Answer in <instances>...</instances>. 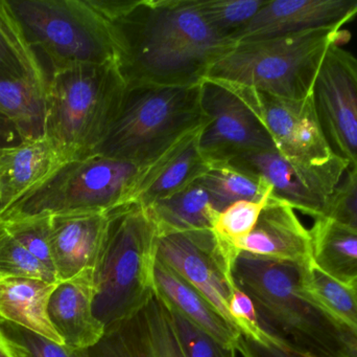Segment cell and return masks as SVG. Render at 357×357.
Instances as JSON below:
<instances>
[{"label":"cell","instance_id":"obj_34","mask_svg":"<svg viewBox=\"0 0 357 357\" xmlns=\"http://www.w3.org/2000/svg\"><path fill=\"white\" fill-rule=\"evenodd\" d=\"M169 308L185 356L237 357L236 349L222 345L173 309L171 306Z\"/></svg>","mask_w":357,"mask_h":357},{"label":"cell","instance_id":"obj_5","mask_svg":"<svg viewBox=\"0 0 357 357\" xmlns=\"http://www.w3.org/2000/svg\"><path fill=\"white\" fill-rule=\"evenodd\" d=\"M158 238L148 207L130 203L109 213L106 241L94 270V314L106 329L135 314L156 291Z\"/></svg>","mask_w":357,"mask_h":357},{"label":"cell","instance_id":"obj_35","mask_svg":"<svg viewBox=\"0 0 357 357\" xmlns=\"http://www.w3.org/2000/svg\"><path fill=\"white\" fill-rule=\"evenodd\" d=\"M325 218L357 232V166L344 176Z\"/></svg>","mask_w":357,"mask_h":357},{"label":"cell","instance_id":"obj_7","mask_svg":"<svg viewBox=\"0 0 357 357\" xmlns=\"http://www.w3.org/2000/svg\"><path fill=\"white\" fill-rule=\"evenodd\" d=\"M152 165L96 154L67 161L4 210L0 221L33 216L110 213L133 203Z\"/></svg>","mask_w":357,"mask_h":357},{"label":"cell","instance_id":"obj_32","mask_svg":"<svg viewBox=\"0 0 357 357\" xmlns=\"http://www.w3.org/2000/svg\"><path fill=\"white\" fill-rule=\"evenodd\" d=\"M0 224L29 253L56 272L50 249V216L15 218L2 220Z\"/></svg>","mask_w":357,"mask_h":357},{"label":"cell","instance_id":"obj_3","mask_svg":"<svg viewBox=\"0 0 357 357\" xmlns=\"http://www.w3.org/2000/svg\"><path fill=\"white\" fill-rule=\"evenodd\" d=\"M304 266L239 253L232 264L233 281L251 298L266 335L308 351L339 356L337 323L304 296Z\"/></svg>","mask_w":357,"mask_h":357},{"label":"cell","instance_id":"obj_16","mask_svg":"<svg viewBox=\"0 0 357 357\" xmlns=\"http://www.w3.org/2000/svg\"><path fill=\"white\" fill-rule=\"evenodd\" d=\"M108 226L109 213L50 216V249L60 282L96 270Z\"/></svg>","mask_w":357,"mask_h":357},{"label":"cell","instance_id":"obj_17","mask_svg":"<svg viewBox=\"0 0 357 357\" xmlns=\"http://www.w3.org/2000/svg\"><path fill=\"white\" fill-rule=\"evenodd\" d=\"M266 259L308 265L312 263V235L291 205L271 197L254 230L235 247Z\"/></svg>","mask_w":357,"mask_h":357},{"label":"cell","instance_id":"obj_36","mask_svg":"<svg viewBox=\"0 0 357 357\" xmlns=\"http://www.w3.org/2000/svg\"><path fill=\"white\" fill-rule=\"evenodd\" d=\"M229 314L235 327L243 337L259 343L273 339L262 330L257 312L251 298L241 289H235L229 303Z\"/></svg>","mask_w":357,"mask_h":357},{"label":"cell","instance_id":"obj_40","mask_svg":"<svg viewBox=\"0 0 357 357\" xmlns=\"http://www.w3.org/2000/svg\"><path fill=\"white\" fill-rule=\"evenodd\" d=\"M2 319L0 318V357H16L13 351L12 345L4 335L2 329Z\"/></svg>","mask_w":357,"mask_h":357},{"label":"cell","instance_id":"obj_1","mask_svg":"<svg viewBox=\"0 0 357 357\" xmlns=\"http://www.w3.org/2000/svg\"><path fill=\"white\" fill-rule=\"evenodd\" d=\"M127 86H191L234 48L197 10L195 0H121L104 19Z\"/></svg>","mask_w":357,"mask_h":357},{"label":"cell","instance_id":"obj_11","mask_svg":"<svg viewBox=\"0 0 357 357\" xmlns=\"http://www.w3.org/2000/svg\"><path fill=\"white\" fill-rule=\"evenodd\" d=\"M199 85L202 110L207 121L199 136V149L210 165L276 149L257 115L230 88L210 79L202 80Z\"/></svg>","mask_w":357,"mask_h":357},{"label":"cell","instance_id":"obj_42","mask_svg":"<svg viewBox=\"0 0 357 357\" xmlns=\"http://www.w3.org/2000/svg\"><path fill=\"white\" fill-rule=\"evenodd\" d=\"M1 150H2V149H0V151H1Z\"/></svg>","mask_w":357,"mask_h":357},{"label":"cell","instance_id":"obj_27","mask_svg":"<svg viewBox=\"0 0 357 357\" xmlns=\"http://www.w3.org/2000/svg\"><path fill=\"white\" fill-rule=\"evenodd\" d=\"M302 291L306 299L342 326L357 333V298L352 289L308 264L302 270Z\"/></svg>","mask_w":357,"mask_h":357},{"label":"cell","instance_id":"obj_6","mask_svg":"<svg viewBox=\"0 0 357 357\" xmlns=\"http://www.w3.org/2000/svg\"><path fill=\"white\" fill-rule=\"evenodd\" d=\"M343 29H323L235 43L204 79L245 86L280 98L310 96L327 50L349 41Z\"/></svg>","mask_w":357,"mask_h":357},{"label":"cell","instance_id":"obj_37","mask_svg":"<svg viewBox=\"0 0 357 357\" xmlns=\"http://www.w3.org/2000/svg\"><path fill=\"white\" fill-rule=\"evenodd\" d=\"M236 350L243 357H339L308 351L275 339L259 343L243 335L239 339Z\"/></svg>","mask_w":357,"mask_h":357},{"label":"cell","instance_id":"obj_9","mask_svg":"<svg viewBox=\"0 0 357 357\" xmlns=\"http://www.w3.org/2000/svg\"><path fill=\"white\" fill-rule=\"evenodd\" d=\"M228 163L264 178L272 187L273 198L314 220L326 217L333 194L349 170L347 161L337 155L310 165L291 161L276 149L239 155Z\"/></svg>","mask_w":357,"mask_h":357},{"label":"cell","instance_id":"obj_41","mask_svg":"<svg viewBox=\"0 0 357 357\" xmlns=\"http://www.w3.org/2000/svg\"><path fill=\"white\" fill-rule=\"evenodd\" d=\"M354 293H356V298H357V289H356V291H354Z\"/></svg>","mask_w":357,"mask_h":357},{"label":"cell","instance_id":"obj_26","mask_svg":"<svg viewBox=\"0 0 357 357\" xmlns=\"http://www.w3.org/2000/svg\"><path fill=\"white\" fill-rule=\"evenodd\" d=\"M31 80L47 84L50 75L31 45L10 2L0 0V81Z\"/></svg>","mask_w":357,"mask_h":357},{"label":"cell","instance_id":"obj_10","mask_svg":"<svg viewBox=\"0 0 357 357\" xmlns=\"http://www.w3.org/2000/svg\"><path fill=\"white\" fill-rule=\"evenodd\" d=\"M310 99L333 154L357 166V57L340 44L327 50Z\"/></svg>","mask_w":357,"mask_h":357},{"label":"cell","instance_id":"obj_20","mask_svg":"<svg viewBox=\"0 0 357 357\" xmlns=\"http://www.w3.org/2000/svg\"><path fill=\"white\" fill-rule=\"evenodd\" d=\"M59 282L0 276V318L65 345L48 314L50 297Z\"/></svg>","mask_w":357,"mask_h":357},{"label":"cell","instance_id":"obj_18","mask_svg":"<svg viewBox=\"0 0 357 357\" xmlns=\"http://www.w3.org/2000/svg\"><path fill=\"white\" fill-rule=\"evenodd\" d=\"M94 270H89L59 282L50 297V321L68 347L90 349L106 333V327L94 314Z\"/></svg>","mask_w":357,"mask_h":357},{"label":"cell","instance_id":"obj_24","mask_svg":"<svg viewBox=\"0 0 357 357\" xmlns=\"http://www.w3.org/2000/svg\"><path fill=\"white\" fill-rule=\"evenodd\" d=\"M161 235L212 231L218 211L211 194L199 180L148 207Z\"/></svg>","mask_w":357,"mask_h":357},{"label":"cell","instance_id":"obj_21","mask_svg":"<svg viewBox=\"0 0 357 357\" xmlns=\"http://www.w3.org/2000/svg\"><path fill=\"white\" fill-rule=\"evenodd\" d=\"M60 166L46 138L23 140L0 151V214Z\"/></svg>","mask_w":357,"mask_h":357},{"label":"cell","instance_id":"obj_15","mask_svg":"<svg viewBox=\"0 0 357 357\" xmlns=\"http://www.w3.org/2000/svg\"><path fill=\"white\" fill-rule=\"evenodd\" d=\"M357 16V0H266L233 42L342 29Z\"/></svg>","mask_w":357,"mask_h":357},{"label":"cell","instance_id":"obj_25","mask_svg":"<svg viewBox=\"0 0 357 357\" xmlns=\"http://www.w3.org/2000/svg\"><path fill=\"white\" fill-rule=\"evenodd\" d=\"M47 85L31 80L0 81V112L23 140L45 138Z\"/></svg>","mask_w":357,"mask_h":357},{"label":"cell","instance_id":"obj_8","mask_svg":"<svg viewBox=\"0 0 357 357\" xmlns=\"http://www.w3.org/2000/svg\"><path fill=\"white\" fill-rule=\"evenodd\" d=\"M29 43L41 50L50 73L79 65L115 63L106 21L88 0H13Z\"/></svg>","mask_w":357,"mask_h":357},{"label":"cell","instance_id":"obj_13","mask_svg":"<svg viewBox=\"0 0 357 357\" xmlns=\"http://www.w3.org/2000/svg\"><path fill=\"white\" fill-rule=\"evenodd\" d=\"M222 84L257 115L283 156L310 165L326 163L335 156L321 129L310 96L291 100L245 86Z\"/></svg>","mask_w":357,"mask_h":357},{"label":"cell","instance_id":"obj_28","mask_svg":"<svg viewBox=\"0 0 357 357\" xmlns=\"http://www.w3.org/2000/svg\"><path fill=\"white\" fill-rule=\"evenodd\" d=\"M199 180L211 194L220 212L237 201H260L272 195V187L264 178L228 163H211Z\"/></svg>","mask_w":357,"mask_h":357},{"label":"cell","instance_id":"obj_19","mask_svg":"<svg viewBox=\"0 0 357 357\" xmlns=\"http://www.w3.org/2000/svg\"><path fill=\"white\" fill-rule=\"evenodd\" d=\"M203 127L187 134L151 166L132 203L151 207L205 175L210 163L199 149Z\"/></svg>","mask_w":357,"mask_h":357},{"label":"cell","instance_id":"obj_23","mask_svg":"<svg viewBox=\"0 0 357 357\" xmlns=\"http://www.w3.org/2000/svg\"><path fill=\"white\" fill-rule=\"evenodd\" d=\"M312 235V263L325 274L357 289V232L328 218L314 220Z\"/></svg>","mask_w":357,"mask_h":357},{"label":"cell","instance_id":"obj_22","mask_svg":"<svg viewBox=\"0 0 357 357\" xmlns=\"http://www.w3.org/2000/svg\"><path fill=\"white\" fill-rule=\"evenodd\" d=\"M155 285L173 309L222 345L236 349L241 337L239 331L195 287L158 259L155 266Z\"/></svg>","mask_w":357,"mask_h":357},{"label":"cell","instance_id":"obj_4","mask_svg":"<svg viewBox=\"0 0 357 357\" xmlns=\"http://www.w3.org/2000/svg\"><path fill=\"white\" fill-rule=\"evenodd\" d=\"M199 83L127 86L116 117L93 154L138 165L158 161L207 122Z\"/></svg>","mask_w":357,"mask_h":357},{"label":"cell","instance_id":"obj_38","mask_svg":"<svg viewBox=\"0 0 357 357\" xmlns=\"http://www.w3.org/2000/svg\"><path fill=\"white\" fill-rule=\"evenodd\" d=\"M337 339L340 357H357V333L337 324Z\"/></svg>","mask_w":357,"mask_h":357},{"label":"cell","instance_id":"obj_2","mask_svg":"<svg viewBox=\"0 0 357 357\" xmlns=\"http://www.w3.org/2000/svg\"><path fill=\"white\" fill-rule=\"evenodd\" d=\"M126 88L114 62L50 73L45 138L60 165L93 154L116 117Z\"/></svg>","mask_w":357,"mask_h":357},{"label":"cell","instance_id":"obj_14","mask_svg":"<svg viewBox=\"0 0 357 357\" xmlns=\"http://www.w3.org/2000/svg\"><path fill=\"white\" fill-rule=\"evenodd\" d=\"M86 357H186L165 298L155 291L129 318L106 329Z\"/></svg>","mask_w":357,"mask_h":357},{"label":"cell","instance_id":"obj_29","mask_svg":"<svg viewBox=\"0 0 357 357\" xmlns=\"http://www.w3.org/2000/svg\"><path fill=\"white\" fill-rule=\"evenodd\" d=\"M271 197L237 201L218 213L212 232L233 260L238 256L235 247L251 234Z\"/></svg>","mask_w":357,"mask_h":357},{"label":"cell","instance_id":"obj_30","mask_svg":"<svg viewBox=\"0 0 357 357\" xmlns=\"http://www.w3.org/2000/svg\"><path fill=\"white\" fill-rule=\"evenodd\" d=\"M266 0H195L197 10L220 37L233 41Z\"/></svg>","mask_w":357,"mask_h":357},{"label":"cell","instance_id":"obj_12","mask_svg":"<svg viewBox=\"0 0 357 357\" xmlns=\"http://www.w3.org/2000/svg\"><path fill=\"white\" fill-rule=\"evenodd\" d=\"M157 259L195 287L236 328L229 314V303L236 289L232 277L234 260L211 230L161 235Z\"/></svg>","mask_w":357,"mask_h":357},{"label":"cell","instance_id":"obj_39","mask_svg":"<svg viewBox=\"0 0 357 357\" xmlns=\"http://www.w3.org/2000/svg\"><path fill=\"white\" fill-rule=\"evenodd\" d=\"M23 142L18 130L0 112V149L13 148Z\"/></svg>","mask_w":357,"mask_h":357},{"label":"cell","instance_id":"obj_33","mask_svg":"<svg viewBox=\"0 0 357 357\" xmlns=\"http://www.w3.org/2000/svg\"><path fill=\"white\" fill-rule=\"evenodd\" d=\"M1 326L16 357H86L85 350L60 345L13 323L2 321Z\"/></svg>","mask_w":357,"mask_h":357},{"label":"cell","instance_id":"obj_31","mask_svg":"<svg viewBox=\"0 0 357 357\" xmlns=\"http://www.w3.org/2000/svg\"><path fill=\"white\" fill-rule=\"evenodd\" d=\"M0 276L60 282L56 272L44 265L0 224Z\"/></svg>","mask_w":357,"mask_h":357}]
</instances>
